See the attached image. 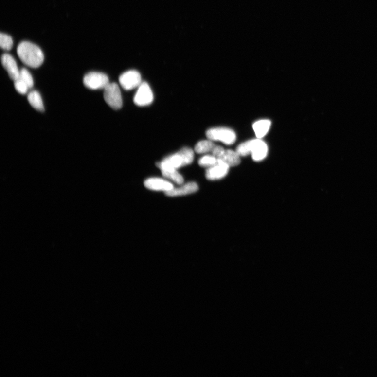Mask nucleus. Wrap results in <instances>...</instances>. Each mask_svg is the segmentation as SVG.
Segmentation results:
<instances>
[{"label":"nucleus","instance_id":"2","mask_svg":"<svg viewBox=\"0 0 377 377\" xmlns=\"http://www.w3.org/2000/svg\"><path fill=\"white\" fill-rule=\"evenodd\" d=\"M194 152L189 148H183L179 152L171 155L156 165L162 171L164 170H177L190 164L194 161Z\"/></svg>","mask_w":377,"mask_h":377},{"label":"nucleus","instance_id":"3","mask_svg":"<svg viewBox=\"0 0 377 377\" xmlns=\"http://www.w3.org/2000/svg\"><path fill=\"white\" fill-rule=\"evenodd\" d=\"M240 156L245 157L251 154L255 162H260L267 157L269 152L266 143L260 139L249 140L240 144L236 149Z\"/></svg>","mask_w":377,"mask_h":377},{"label":"nucleus","instance_id":"6","mask_svg":"<svg viewBox=\"0 0 377 377\" xmlns=\"http://www.w3.org/2000/svg\"><path fill=\"white\" fill-rule=\"evenodd\" d=\"M83 82L85 87L91 90L104 89L109 83L107 75L99 72H91L86 74Z\"/></svg>","mask_w":377,"mask_h":377},{"label":"nucleus","instance_id":"10","mask_svg":"<svg viewBox=\"0 0 377 377\" xmlns=\"http://www.w3.org/2000/svg\"><path fill=\"white\" fill-rule=\"evenodd\" d=\"M1 63L12 80L15 81L18 79L20 70L15 58L9 54L4 53L1 56Z\"/></svg>","mask_w":377,"mask_h":377},{"label":"nucleus","instance_id":"22","mask_svg":"<svg viewBox=\"0 0 377 377\" xmlns=\"http://www.w3.org/2000/svg\"><path fill=\"white\" fill-rule=\"evenodd\" d=\"M225 149L221 146L216 145L212 152V155L216 157L217 159L220 157L224 152Z\"/></svg>","mask_w":377,"mask_h":377},{"label":"nucleus","instance_id":"13","mask_svg":"<svg viewBox=\"0 0 377 377\" xmlns=\"http://www.w3.org/2000/svg\"><path fill=\"white\" fill-rule=\"evenodd\" d=\"M217 159L227 164L230 167L237 166L241 162V156L236 151L230 149L225 150L222 156Z\"/></svg>","mask_w":377,"mask_h":377},{"label":"nucleus","instance_id":"8","mask_svg":"<svg viewBox=\"0 0 377 377\" xmlns=\"http://www.w3.org/2000/svg\"><path fill=\"white\" fill-rule=\"evenodd\" d=\"M119 82L125 90H131L142 84L141 75L138 71H129L120 75Z\"/></svg>","mask_w":377,"mask_h":377},{"label":"nucleus","instance_id":"19","mask_svg":"<svg viewBox=\"0 0 377 377\" xmlns=\"http://www.w3.org/2000/svg\"><path fill=\"white\" fill-rule=\"evenodd\" d=\"M13 45V41L12 37L5 33H1L0 34V46L1 49L4 51H10Z\"/></svg>","mask_w":377,"mask_h":377},{"label":"nucleus","instance_id":"15","mask_svg":"<svg viewBox=\"0 0 377 377\" xmlns=\"http://www.w3.org/2000/svg\"><path fill=\"white\" fill-rule=\"evenodd\" d=\"M27 100L31 106L39 112L45 110L43 99L40 93L36 90L30 92L27 95Z\"/></svg>","mask_w":377,"mask_h":377},{"label":"nucleus","instance_id":"9","mask_svg":"<svg viewBox=\"0 0 377 377\" xmlns=\"http://www.w3.org/2000/svg\"><path fill=\"white\" fill-rule=\"evenodd\" d=\"M230 168L227 164L218 160L215 165L207 169L205 176L209 180H220L228 175Z\"/></svg>","mask_w":377,"mask_h":377},{"label":"nucleus","instance_id":"18","mask_svg":"<svg viewBox=\"0 0 377 377\" xmlns=\"http://www.w3.org/2000/svg\"><path fill=\"white\" fill-rule=\"evenodd\" d=\"M218 162V159L214 155H205L198 161V164L203 167L210 168L215 165Z\"/></svg>","mask_w":377,"mask_h":377},{"label":"nucleus","instance_id":"14","mask_svg":"<svg viewBox=\"0 0 377 377\" xmlns=\"http://www.w3.org/2000/svg\"><path fill=\"white\" fill-rule=\"evenodd\" d=\"M271 122L269 120H260L255 122L252 127L257 138L261 139L269 131Z\"/></svg>","mask_w":377,"mask_h":377},{"label":"nucleus","instance_id":"7","mask_svg":"<svg viewBox=\"0 0 377 377\" xmlns=\"http://www.w3.org/2000/svg\"><path fill=\"white\" fill-rule=\"evenodd\" d=\"M153 100L154 95L152 89L147 82H142L134 98L135 105L141 107L147 106L152 104Z\"/></svg>","mask_w":377,"mask_h":377},{"label":"nucleus","instance_id":"12","mask_svg":"<svg viewBox=\"0 0 377 377\" xmlns=\"http://www.w3.org/2000/svg\"><path fill=\"white\" fill-rule=\"evenodd\" d=\"M198 189V187L197 183L191 182L185 184L180 187L174 188L172 190L167 192L165 194L169 197L181 196L195 193Z\"/></svg>","mask_w":377,"mask_h":377},{"label":"nucleus","instance_id":"20","mask_svg":"<svg viewBox=\"0 0 377 377\" xmlns=\"http://www.w3.org/2000/svg\"><path fill=\"white\" fill-rule=\"evenodd\" d=\"M18 78L23 80L30 89L32 88L33 87L34 81L32 74L26 68H23L20 70V74Z\"/></svg>","mask_w":377,"mask_h":377},{"label":"nucleus","instance_id":"11","mask_svg":"<svg viewBox=\"0 0 377 377\" xmlns=\"http://www.w3.org/2000/svg\"><path fill=\"white\" fill-rule=\"evenodd\" d=\"M144 185L148 189L162 191L165 192V193L174 188L172 183L159 178H149L145 181Z\"/></svg>","mask_w":377,"mask_h":377},{"label":"nucleus","instance_id":"17","mask_svg":"<svg viewBox=\"0 0 377 377\" xmlns=\"http://www.w3.org/2000/svg\"><path fill=\"white\" fill-rule=\"evenodd\" d=\"M163 177L172 180L177 184L181 185L183 183V178L177 170H164L162 171Z\"/></svg>","mask_w":377,"mask_h":377},{"label":"nucleus","instance_id":"5","mask_svg":"<svg viewBox=\"0 0 377 377\" xmlns=\"http://www.w3.org/2000/svg\"><path fill=\"white\" fill-rule=\"evenodd\" d=\"M104 97L107 104L113 109H119L122 108V95L117 84L109 83L104 89Z\"/></svg>","mask_w":377,"mask_h":377},{"label":"nucleus","instance_id":"1","mask_svg":"<svg viewBox=\"0 0 377 377\" xmlns=\"http://www.w3.org/2000/svg\"><path fill=\"white\" fill-rule=\"evenodd\" d=\"M17 54L20 60L31 68H38L44 62V55L42 50L36 45L27 41L18 44Z\"/></svg>","mask_w":377,"mask_h":377},{"label":"nucleus","instance_id":"16","mask_svg":"<svg viewBox=\"0 0 377 377\" xmlns=\"http://www.w3.org/2000/svg\"><path fill=\"white\" fill-rule=\"evenodd\" d=\"M216 145L212 141L203 140L197 144L195 146V152L197 154H205L212 152Z\"/></svg>","mask_w":377,"mask_h":377},{"label":"nucleus","instance_id":"21","mask_svg":"<svg viewBox=\"0 0 377 377\" xmlns=\"http://www.w3.org/2000/svg\"><path fill=\"white\" fill-rule=\"evenodd\" d=\"M15 87L16 90L20 94L24 95L28 92L29 87L21 79L18 78L15 81Z\"/></svg>","mask_w":377,"mask_h":377},{"label":"nucleus","instance_id":"4","mask_svg":"<svg viewBox=\"0 0 377 377\" xmlns=\"http://www.w3.org/2000/svg\"><path fill=\"white\" fill-rule=\"evenodd\" d=\"M206 135L212 141H220L227 145L233 144L236 140L235 132L226 127L211 128L207 131Z\"/></svg>","mask_w":377,"mask_h":377}]
</instances>
